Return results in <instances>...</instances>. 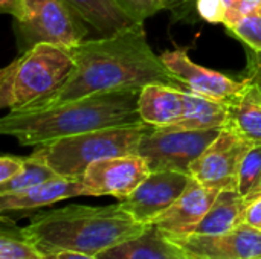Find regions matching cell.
<instances>
[{"label": "cell", "mask_w": 261, "mask_h": 259, "mask_svg": "<svg viewBox=\"0 0 261 259\" xmlns=\"http://www.w3.org/2000/svg\"><path fill=\"white\" fill-rule=\"evenodd\" d=\"M223 2H225V3H226V6L229 8V6H231V3H232L234 0H223Z\"/></svg>", "instance_id": "e575fe53"}, {"label": "cell", "mask_w": 261, "mask_h": 259, "mask_svg": "<svg viewBox=\"0 0 261 259\" xmlns=\"http://www.w3.org/2000/svg\"><path fill=\"white\" fill-rule=\"evenodd\" d=\"M150 172L148 162L141 154H128L93 162L89 165L81 180L86 197L110 195L121 202L127 198Z\"/></svg>", "instance_id": "9c48e42d"}, {"label": "cell", "mask_w": 261, "mask_h": 259, "mask_svg": "<svg viewBox=\"0 0 261 259\" xmlns=\"http://www.w3.org/2000/svg\"><path fill=\"white\" fill-rule=\"evenodd\" d=\"M187 90L165 84H148L139 92V114L153 127H173L180 122L187 108Z\"/></svg>", "instance_id": "9a60e30c"}, {"label": "cell", "mask_w": 261, "mask_h": 259, "mask_svg": "<svg viewBox=\"0 0 261 259\" xmlns=\"http://www.w3.org/2000/svg\"><path fill=\"white\" fill-rule=\"evenodd\" d=\"M115 3L135 23H145L167 8V0H115Z\"/></svg>", "instance_id": "d4e9b609"}, {"label": "cell", "mask_w": 261, "mask_h": 259, "mask_svg": "<svg viewBox=\"0 0 261 259\" xmlns=\"http://www.w3.org/2000/svg\"><path fill=\"white\" fill-rule=\"evenodd\" d=\"M24 159L26 157H18V156H2L0 157V183H5L15 177L24 166Z\"/></svg>", "instance_id": "f1b7e54d"}, {"label": "cell", "mask_w": 261, "mask_h": 259, "mask_svg": "<svg viewBox=\"0 0 261 259\" xmlns=\"http://www.w3.org/2000/svg\"><path fill=\"white\" fill-rule=\"evenodd\" d=\"M199 15L202 20L210 23H225L228 6L223 0H199L197 2Z\"/></svg>", "instance_id": "4316f807"}, {"label": "cell", "mask_w": 261, "mask_h": 259, "mask_svg": "<svg viewBox=\"0 0 261 259\" xmlns=\"http://www.w3.org/2000/svg\"><path fill=\"white\" fill-rule=\"evenodd\" d=\"M75 67L70 47L38 43L0 72V107L20 110L55 93Z\"/></svg>", "instance_id": "277c9868"}, {"label": "cell", "mask_w": 261, "mask_h": 259, "mask_svg": "<svg viewBox=\"0 0 261 259\" xmlns=\"http://www.w3.org/2000/svg\"><path fill=\"white\" fill-rule=\"evenodd\" d=\"M191 176L179 171H153L121 206L141 224H151L188 188Z\"/></svg>", "instance_id": "30bf717a"}, {"label": "cell", "mask_w": 261, "mask_h": 259, "mask_svg": "<svg viewBox=\"0 0 261 259\" xmlns=\"http://www.w3.org/2000/svg\"><path fill=\"white\" fill-rule=\"evenodd\" d=\"M0 259H43V253L29 241L23 227H18L6 214H2Z\"/></svg>", "instance_id": "44dd1931"}, {"label": "cell", "mask_w": 261, "mask_h": 259, "mask_svg": "<svg viewBox=\"0 0 261 259\" xmlns=\"http://www.w3.org/2000/svg\"><path fill=\"white\" fill-rule=\"evenodd\" d=\"M229 128L252 143H261V90L251 79L243 92L228 104Z\"/></svg>", "instance_id": "e0dca14e"}, {"label": "cell", "mask_w": 261, "mask_h": 259, "mask_svg": "<svg viewBox=\"0 0 261 259\" xmlns=\"http://www.w3.org/2000/svg\"><path fill=\"white\" fill-rule=\"evenodd\" d=\"M151 125L145 122L107 127L37 145L32 157L46 163L60 177L81 180L96 160L138 154L142 137Z\"/></svg>", "instance_id": "5b68a950"}, {"label": "cell", "mask_w": 261, "mask_h": 259, "mask_svg": "<svg viewBox=\"0 0 261 259\" xmlns=\"http://www.w3.org/2000/svg\"><path fill=\"white\" fill-rule=\"evenodd\" d=\"M98 259H190L187 252L156 224L98 255Z\"/></svg>", "instance_id": "2e32d148"}, {"label": "cell", "mask_w": 261, "mask_h": 259, "mask_svg": "<svg viewBox=\"0 0 261 259\" xmlns=\"http://www.w3.org/2000/svg\"><path fill=\"white\" fill-rule=\"evenodd\" d=\"M222 128L185 130L177 127H150L139 151L153 171H179L190 174L194 160L213 143Z\"/></svg>", "instance_id": "52a82bcc"}, {"label": "cell", "mask_w": 261, "mask_h": 259, "mask_svg": "<svg viewBox=\"0 0 261 259\" xmlns=\"http://www.w3.org/2000/svg\"><path fill=\"white\" fill-rule=\"evenodd\" d=\"M228 31L243 41L249 49L261 52V5L243 15Z\"/></svg>", "instance_id": "cb8c5ba5"}, {"label": "cell", "mask_w": 261, "mask_h": 259, "mask_svg": "<svg viewBox=\"0 0 261 259\" xmlns=\"http://www.w3.org/2000/svg\"><path fill=\"white\" fill-rule=\"evenodd\" d=\"M261 183V143H254L246 153L239 172V194L249 197Z\"/></svg>", "instance_id": "603a6c76"}, {"label": "cell", "mask_w": 261, "mask_h": 259, "mask_svg": "<svg viewBox=\"0 0 261 259\" xmlns=\"http://www.w3.org/2000/svg\"><path fill=\"white\" fill-rule=\"evenodd\" d=\"M187 108L177 128L185 130H211L225 128L228 122V104L208 96L187 90Z\"/></svg>", "instance_id": "ffe728a7"}, {"label": "cell", "mask_w": 261, "mask_h": 259, "mask_svg": "<svg viewBox=\"0 0 261 259\" xmlns=\"http://www.w3.org/2000/svg\"><path fill=\"white\" fill-rule=\"evenodd\" d=\"M261 5V0H234L231 3V6L228 8L226 12V20H225V27H231L236 21H239L243 15H246L248 12L254 11L255 8H258Z\"/></svg>", "instance_id": "83f0119b"}, {"label": "cell", "mask_w": 261, "mask_h": 259, "mask_svg": "<svg viewBox=\"0 0 261 259\" xmlns=\"http://www.w3.org/2000/svg\"><path fill=\"white\" fill-rule=\"evenodd\" d=\"M0 9L5 14H9L15 21L23 18L24 14V0H0Z\"/></svg>", "instance_id": "1f68e13d"}, {"label": "cell", "mask_w": 261, "mask_h": 259, "mask_svg": "<svg viewBox=\"0 0 261 259\" xmlns=\"http://www.w3.org/2000/svg\"><path fill=\"white\" fill-rule=\"evenodd\" d=\"M249 202L239 191H220L214 205L191 234L219 235L245 224Z\"/></svg>", "instance_id": "ac0fdd59"}, {"label": "cell", "mask_w": 261, "mask_h": 259, "mask_svg": "<svg viewBox=\"0 0 261 259\" xmlns=\"http://www.w3.org/2000/svg\"><path fill=\"white\" fill-rule=\"evenodd\" d=\"M220 191L206 188L191 179L185 192L151 224H156L170 238L191 234L205 218Z\"/></svg>", "instance_id": "4fadbf2b"}, {"label": "cell", "mask_w": 261, "mask_h": 259, "mask_svg": "<svg viewBox=\"0 0 261 259\" xmlns=\"http://www.w3.org/2000/svg\"><path fill=\"white\" fill-rule=\"evenodd\" d=\"M139 92L141 89L101 92L52 107L12 110L0 119V133L21 145L37 147L80 133L139 124Z\"/></svg>", "instance_id": "7a4b0ae2"}, {"label": "cell", "mask_w": 261, "mask_h": 259, "mask_svg": "<svg viewBox=\"0 0 261 259\" xmlns=\"http://www.w3.org/2000/svg\"><path fill=\"white\" fill-rule=\"evenodd\" d=\"M197 2L199 0H167L165 9L171 12V18L174 21L196 24L200 20Z\"/></svg>", "instance_id": "484cf974"}, {"label": "cell", "mask_w": 261, "mask_h": 259, "mask_svg": "<svg viewBox=\"0 0 261 259\" xmlns=\"http://www.w3.org/2000/svg\"><path fill=\"white\" fill-rule=\"evenodd\" d=\"M254 143L229 128H222L213 143L193 162L190 176L206 188L237 191L240 165Z\"/></svg>", "instance_id": "ba28073f"}, {"label": "cell", "mask_w": 261, "mask_h": 259, "mask_svg": "<svg viewBox=\"0 0 261 259\" xmlns=\"http://www.w3.org/2000/svg\"><path fill=\"white\" fill-rule=\"evenodd\" d=\"M258 197H261V183L258 185V188H257L249 197H246V200H248V202H252V200H255V198H258Z\"/></svg>", "instance_id": "836d02e7"}, {"label": "cell", "mask_w": 261, "mask_h": 259, "mask_svg": "<svg viewBox=\"0 0 261 259\" xmlns=\"http://www.w3.org/2000/svg\"><path fill=\"white\" fill-rule=\"evenodd\" d=\"M15 23L23 52L38 43L73 47L89 35L87 24L66 0H24L23 18Z\"/></svg>", "instance_id": "8992f818"}, {"label": "cell", "mask_w": 261, "mask_h": 259, "mask_svg": "<svg viewBox=\"0 0 261 259\" xmlns=\"http://www.w3.org/2000/svg\"><path fill=\"white\" fill-rule=\"evenodd\" d=\"M148 226L138 223L121 203L109 206L70 205L52 211H37L23 227L29 241L44 255L58 250L98 256Z\"/></svg>", "instance_id": "3957f363"}, {"label": "cell", "mask_w": 261, "mask_h": 259, "mask_svg": "<svg viewBox=\"0 0 261 259\" xmlns=\"http://www.w3.org/2000/svg\"><path fill=\"white\" fill-rule=\"evenodd\" d=\"M69 6L101 37L112 35L135 24L115 3V0H66Z\"/></svg>", "instance_id": "d6986e66"}, {"label": "cell", "mask_w": 261, "mask_h": 259, "mask_svg": "<svg viewBox=\"0 0 261 259\" xmlns=\"http://www.w3.org/2000/svg\"><path fill=\"white\" fill-rule=\"evenodd\" d=\"M57 176L58 174L52 168H49L46 163L37 160L32 156H28L24 159L23 169L15 177H12L11 180H8L5 183H0V195L29 189V188L37 186L40 183H44V182L57 177Z\"/></svg>", "instance_id": "7402d4cb"}, {"label": "cell", "mask_w": 261, "mask_h": 259, "mask_svg": "<svg viewBox=\"0 0 261 259\" xmlns=\"http://www.w3.org/2000/svg\"><path fill=\"white\" fill-rule=\"evenodd\" d=\"M165 66L185 84L187 90L229 104L236 99L249 79L236 81L225 73L196 64L185 50H167L162 55Z\"/></svg>", "instance_id": "7c38bea8"}, {"label": "cell", "mask_w": 261, "mask_h": 259, "mask_svg": "<svg viewBox=\"0 0 261 259\" xmlns=\"http://www.w3.org/2000/svg\"><path fill=\"white\" fill-rule=\"evenodd\" d=\"M43 259H98V256H92L80 252H70V250H58V252L44 253Z\"/></svg>", "instance_id": "d6a6232c"}, {"label": "cell", "mask_w": 261, "mask_h": 259, "mask_svg": "<svg viewBox=\"0 0 261 259\" xmlns=\"http://www.w3.org/2000/svg\"><path fill=\"white\" fill-rule=\"evenodd\" d=\"M70 50L75 67L69 79L55 93L26 108L52 107L101 92L142 89L148 84L187 90L162 56L153 52L144 23H135L112 35L84 40Z\"/></svg>", "instance_id": "6da1fadb"}, {"label": "cell", "mask_w": 261, "mask_h": 259, "mask_svg": "<svg viewBox=\"0 0 261 259\" xmlns=\"http://www.w3.org/2000/svg\"><path fill=\"white\" fill-rule=\"evenodd\" d=\"M245 224L261 231V197L249 202L245 214Z\"/></svg>", "instance_id": "4dcf8cb0"}, {"label": "cell", "mask_w": 261, "mask_h": 259, "mask_svg": "<svg viewBox=\"0 0 261 259\" xmlns=\"http://www.w3.org/2000/svg\"><path fill=\"white\" fill-rule=\"evenodd\" d=\"M86 195V189L83 180L66 179V177H54L44 183L32 186L29 189L11 194L0 195V212H28L35 211L43 206H49L58 203L61 200L83 197Z\"/></svg>", "instance_id": "5bb4252c"}, {"label": "cell", "mask_w": 261, "mask_h": 259, "mask_svg": "<svg viewBox=\"0 0 261 259\" xmlns=\"http://www.w3.org/2000/svg\"><path fill=\"white\" fill-rule=\"evenodd\" d=\"M248 79H251L261 90V52L248 47Z\"/></svg>", "instance_id": "f546056e"}, {"label": "cell", "mask_w": 261, "mask_h": 259, "mask_svg": "<svg viewBox=\"0 0 261 259\" xmlns=\"http://www.w3.org/2000/svg\"><path fill=\"white\" fill-rule=\"evenodd\" d=\"M171 240L190 259H261V231L248 224L219 235L188 234Z\"/></svg>", "instance_id": "8fae6325"}]
</instances>
